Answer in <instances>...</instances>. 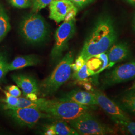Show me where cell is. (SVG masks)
Returning a JSON list of instances; mask_svg holds the SVG:
<instances>
[{
    "label": "cell",
    "mask_w": 135,
    "mask_h": 135,
    "mask_svg": "<svg viewBox=\"0 0 135 135\" xmlns=\"http://www.w3.org/2000/svg\"><path fill=\"white\" fill-rule=\"evenodd\" d=\"M117 39V33L113 21L108 17L99 20L85 42L80 55L87 59L106 53Z\"/></svg>",
    "instance_id": "6da1fadb"
},
{
    "label": "cell",
    "mask_w": 135,
    "mask_h": 135,
    "mask_svg": "<svg viewBox=\"0 0 135 135\" xmlns=\"http://www.w3.org/2000/svg\"><path fill=\"white\" fill-rule=\"evenodd\" d=\"M39 109L51 117L70 121L89 112L91 107L63 98L58 100H47L43 98Z\"/></svg>",
    "instance_id": "7a4b0ae2"
},
{
    "label": "cell",
    "mask_w": 135,
    "mask_h": 135,
    "mask_svg": "<svg viewBox=\"0 0 135 135\" xmlns=\"http://www.w3.org/2000/svg\"><path fill=\"white\" fill-rule=\"evenodd\" d=\"M73 61V54L69 52L60 61L51 74L44 80L39 86L40 92L43 96L53 94L67 82L71 77Z\"/></svg>",
    "instance_id": "3957f363"
},
{
    "label": "cell",
    "mask_w": 135,
    "mask_h": 135,
    "mask_svg": "<svg viewBox=\"0 0 135 135\" xmlns=\"http://www.w3.org/2000/svg\"><path fill=\"white\" fill-rule=\"evenodd\" d=\"M20 29L24 38L31 43L42 42L48 34L45 21L40 15L37 14L26 17L22 21Z\"/></svg>",
    "instance_id": "277c9868"
},
{
    "label": "cell",
    "mask_w": 135,
    "mask_h": 135,
    "mask_svg": "<svg viewBox=\"0 0 135 135\" xmlns=\"http://www.w3.org/2000/svg\"><path fill=\"white\" fill-rule=\"evenodd\" d=\"M77 13L69 15L57 30L55 43L51 52V58L54 62L61 57L63 52L67 49L68 43L75 32V17Z\"/></svg>",
    "instance_id": "5b68a950"
},
{
    "label": "cell",
    "mask_w": 135,
    "mask_h": 135,
    "mask_svg": "<svg viewBox=\"0 0 135 135\" xmlns=\"http://www.w3.org/2000/svg\"><path fill=\"white\" fill-rule=\"evenodd\" d=\"M69 123L79 135H105L115 133L113 129L102 123L89 112L82 114L69 121Z\"/></svg>",
    "instance_id": "8992f818"
},
{
    "label": "cell",
    "mask_w": 135,
    "mask_h": 135,
    "mask_svg": "<svg viewBox=\"0 0 135 135\" xmlns=\"http://www.w3.org/2000/svg\"><path fill=\"white\" fill-rule=\"evenodd\" d=\"M4 109L7 114L18 124L29 128L33 127L42 118L51 117L39 109L34 108H16L4 106Z\"/></svg>",
    "instance_id": "52a82bcc"
},
{
    "label": "cell",
    "mask_w": 135,
    "mask_h": 135,
    "mask_svg": "<svg viewBox=\"0 0 135 135\" xmlns=\"http://www.w3.org/2000/svg\"><path fill=\"white\" fill-rule=\"evenodd\" d=\"M135 79V61L117 66L107 72L102 80L103 86L111 87Z\"/></svg>",
    "instance_id": "ba28073f"
},
{
    "label": "cell",
    "mask_w": 135,
    "mask_h": 135,
    "mask_svg": "<svg viewBox=\"0 0 135 135\" xmlns=\"http://www.w3.org/2000/svg\"><path fill=\"white\" fill-rule=\"evenodd\" d=\"M97 105L99 106L107 114L109 115L115 122L119 121L129 120L130 119L120 106L112 101L103 92L96 90L93 92Z\"/></svg>",
    "instance_id": "9c48e42d"
},
{
    "label": "cell",
    "mask_w": 135,
    "mask_h": 135,
    "mask_svg": "<svg viewBox=\"0 0 135 135\" xmlns=\"http://www.w3.org/2000/svg\"><path fill=\"white\" fill-rule=\"evenodd\" d=\"M49 18L57 23L64 21L74 13H77V7L70 0H55L49 5Z\"/></svg>",
    "instance_id": "30bf717a"
},
{
    "label": "cell",
    "mask_w": 135,
    "mask_h": 135,
    "mask_svg": "<svg viewBox=\"0 0 135 135\" xmlns=\"http://www.w3.org/2000/svg\"><path fill=\"white\" fill-rule=\"evenodd\" d=\"M12 78L17 85L22 90L25 96L30 93L37 94L40 92L39 85L37 80L30 76L24 74L13 75Z\"/></svg>",
    "instance_id": "8fae6325"
},
{
    "label": "cell",
    "mask_w": 135,
    "mask_h": 135,
    "mask_svg": "<svg viewBox=\"0 0 135 135\" xmlns=\"http://www.w3.org/2000/svg\"><path fill=\"white\" fill-rule=\"evenodd\" d=\"M63 98L84 106L92 107L97 105L95 95L91 92L73 90L68 93Z\"/></svg>",
    "instance_id": "7c38bea8"
},
{
    "label": "cell",
    "mask_w": 135,
    "mask_h": 135,
    "mask_svg": "<svg viewBox=\"0 0 135 135\" xmlns=\"http://www.w3.org/2000/svg\"><path fill=\"white\" fill-rule=\"evenodd\" d=\"M106 53L93 56L86 60L85 63L91 76L101 72L109 65H111Z\"/></svg>",
    "instance_id": "4fadbf2b"
},
{
    "label": "cell",
    "mask_w": 135,
    "mask_h": 135,
    "mask_svg": "<svg viewBox=\"0 0 135 135\" xmlns=\"http://www.w3.org/2000/svg\"><path fill=\"white\" fill-rule=\"evenodd\" d=\"M130 51L128 46L124 43L114 44L107 51V56L110 65L124 60L128 57Z\"/></svg>",
    "instance_id": "5bb4252c"
},
{
    "label": "cell",
    "mask_w": 135,
    "mask_h": 135,
    "mask_svg": "<svg viewBox=\"0 0 135 135\" xmlns=\"http://www.w3.org/2000/svg\"><path fill=\"white\" fill-rule=\"evenodd\" d=\"M40 62V60L38 57L33 55L18 57L12 62L8 64V71L9 72L27 67L34 66Z\"/></svg>",
    "instance_id": "9a60e30c"
},
{
    "label": "cell",
    "mask_w": 135,
    "mask_h": 135,
    "mask_svg": "<svg viewBox=\"0 0 135 135\" xmlns=\"http://www.w3.org/2000/svg\"><path fill=\"white\" fill-rule=\"evenodd\" d=\"M116 103L124 111L135 115V89H128L123 93Z\"/></svg>",
    "instance_id": "2e32d148"
},
{
    "label": "cell",
    "mask_w": 135,
    "mask_h": 135,
    "mask_svg": "<svg viewBox=\"0 0 135 135\" xmlns=\"http://www.w3.org/2000/svg\"><path fill=\"white\" fill-rule=\"evenodd\" d=\"M52 129L57 135H78L77 132L62 120L56 121L48 126Z\"/></svg>",
    "instance_id": "e0dca14e"
},
{
    "label": "cell",
    "mask_w": 135,
    "mask_h": 135,
    "mask_svg": "<svg viewBox=\"0 0 135 135\" xmlns=\"http://www.w3.org/2000/svg\"><path fill=\"white\" fill-rule=\"evenodd\" d=\"M11 30L10 18L4 6L0 3V42Z\"/></svg>",
    "instance_id": "ac0fdd59"
},
{
    "label": "cell",
    "mask_w": 135,
    "mask_h": 135,
    "mask_svg": "<svg viewBox=\"0 0 135 135\" xmlns=\"http://www.w3.org/2000/svg\"><path fill=\"white\" fill-rule=\"evenodd\" d=\"M43 98L38 99L36 101H31L27 98L18 97V103L16 108H34L39 109Z\"/></svg>",
    "instance_id": "d6986e66"
},
{
    "label": "cell",
    "mask_w": 135,
    "mask_h": 135,
    "mask_svg": "<svg viewBox=\"0 0 135 135\" xmlns=\"http://www.w3.org/2000/svg\"><path fill=\"white\" fill-rule=\"evenodd\" d=\"M8 59L5 53L0 52V83L4 79L8 71Z\"/></svg>",
    "instance_id": "ffe728a7"
},
{
    "label": "cell",
    "mask_w": 135,
    "mask_h": 135,
    "mask_svg": "<svg viewBox=\"0 0 135 135\" xmlns=\"http://www.w3.org/2000/svg\"><path fill=\"white\" fill-rule=\"evenodd\" d=\"M116 123L121 126V129L126 133L131 135H135V122L129 120L119 121Z\"/></svg>",
    "instance_id": "44dd1931"
},
{
    "label": "cell",
    "mask_w": 135,
    "mask_h": 135,
    "mask_svg": "<svg viewBox=\"0 0 135 135\" xmlns=\"http://www.w3.org/2000/svg\"><path fill=\"white\" fill-rule=\"evenodd\" d=\"M91 75L88 71L86 63L79 70L75 72L73 74V77L79 81H85Z\"/></svg>",
    "instance_id": "7402d4cb"
},
{
    "label": "cell",
    "mask_w": 135,
    "mask_h": 135,
    "mask_svg": "<svg viewBox=\"0 0 135 135\" xmlns=\"http://www.w3.org/2000/svg\"><path fill=\"white\" fill-rule=\"evenodd\" d=\"M55 0H32L33 10L35 12L45 8Z\"/></svg>",
    "instance_id": "603a6c76"
},
{
    "label": "cell",
    "mask_w": 135,
    "mask_h": 135,
    "mask_svg": "<svg viewBox=\"0 0 135 135\" xmlns=\"http://www.w3.org/2000/svg\"><path fill=\"white\" fill-rule=\"evenodd\" d=\"M6 98L3 99L2 101L6 103L5 106L11 107H16L18 103V97L12 96L10 93L7 91H4Z\"/></svg>",
    "instance_id": "cb8c5ba5"
},
{
    "label": "cell",
    "mask_w": 135,
    "mask_h": 135,
    "mask_svg": "<svg viewBox=\"0 0 135 135\" xmlns=\"http://www.w3.org/2000/svg\"><path fill=\"white\" fill-rule=\"evenodd\" d=\"M9 2L13 7L20 9L29 8L32 5L30 0H9Z\"/></svg>",
    "instance_id": "d4e9b609"
},
{
    "label": "cell",
    "mask_w": 135,
    "mask_h": 135,
    "mask_svg": "<svg viewBox=\"0 0 135 135\" xmlns=\"http://www.w3.org/2000/svg\"><path fill=\"white\" fill-rule=\"evenodd\" d=\"M7 90H8V92H9L12 96L16 97H19L21 96L22 94L19 88L17 86H16L14 85H12L7 87Z\"/></svg>",
    "instance_id": "484cf974"
},
{
    "label": "cell",
    "mask_w": 135,
    "mask_h": 135,
    "mask_svg": "<svg viewBox=\"0 0 135 135\" xmlns=\"http://www.w3.org/2000/svg\"><path fill=\"white\" fill-rule=\"evenodd\" d=\"M85 63V61L82 57L79 56L78 58L76 60V62L74 64L72 65V69L74 70L75 72L77 71L81 68L83 66V65Z\"/></svg>",
    "instance_id": "4316f807"
},
{
    "label": "cell",
    "mask_w": 135,
    "mask_h": 135,
    "mask_svg": "<svg viewBox=\"0 0 135 135\" xmlns=\"http://www.w3.org/2000/svg\"><path fill=\"white\" fill-rule=\"evenodd\" d=\"M76 7L81 8L90 3L93 0H70Z\"/></svg>",
    "instance_id": "83f0119b"
},
{
    "label": "cell",
    "mask_w": 135,
    "mask_h": 135,
    "mask_svg": "<svg viewBox=\"0 0 135 135\" xmlns=\"http://www.w3.org/2000/svg\"><path fill=\"white\" fill-rule=\"evenodd\" d=\"M26 96L27 97L26 98H27L28 99H29L31 101H36L37 100H38V97L37 96L36 94L35 93H30L27 94Z\"/></svg>",
    "instance_id": "f1b7e54d"
},
{
    "label": "cell",
    "mask_w": 135,
    "mask_h": 135,
    "mask_svg": "<svg viewBox=\"0 0 135 135\" xmlns=\"http://www.w3.org/2000/svg\"><path fill=\"white\" fill-rule=\"evenodd\" d=\"M130 4L133 6H135V0H126Z\"/></svg>",
    "instance_id": "f546056e"
},
{
    "label": "cell",
    "mask_w": 135,
    "mask_h": 135,
    "mask_svg": "<svg viewBox=\"0 0 135 135\" xmlns=\"http://www.w3.org/2000/svg\"><path fill=\"white\" fill-rule=\"evenodd\" d=\"M85 87L87 89V90H90V89H91V85H89V84H86V85H85Z\"/></svg>",
    "instance_id": "4dcf8cb0"
},
{
    "label": "cell",
    "mask_w": 135,
    "mask_h": 135,
    "mask_svg": "<svg viewBox=\"0 0 135 135\" xmlns=\"http://www.w3.org/2000/svg\"><path fill=\"white\" fill-rule=\"evenodd\" d=\"M135 89V82L134 83V84H133L132 87H131L129 89Z\"/></svg>",
    "instance_id": "1f68e13d"
},
{
    "label": "cell",
    "mask_w": 135,
    "mask_h": 135,
    "mask_svg": "<svg viewBox=\"0 0 135 135\" xmlns=\"http://www.w3.org/2000/svg\"><path fill=\"white\" fill-rule=\"evenodd\" d=\"M133 27H134V29H135V17L134 20V22H133Z\"/></svg>",
    "instance_id": "d6a6232c"
}]
</instances>
